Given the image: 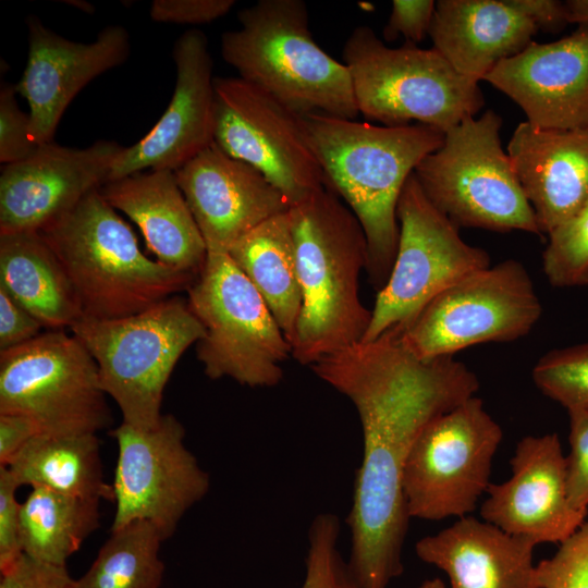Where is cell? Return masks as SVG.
<instances>
[{"label":"cell","mask_w":588,"mask_h":588,"mask_svg":"<svg viewBox=\"0 0 588 588\" xmlns=\"http://www.w3.org/2000/svg\"><path fill=\"white\" fill-rule=\"evenodd\" d=\"M173 59L175 87L166 111L142 139L123 148L108 182L148 169L176 171L215 143L216 77L206 35L183 33Z\"/></svg>","instance_id":"ac0fdd59"},{"label":"cell","mask_w":588,"mask_h":588,"mask_svg":"<svg viewBox=\"0 0 588 588\" xmlns=\"http://www.w3.org/2000/svg\"><path fill=\"white\" fill-rule=\"evenodd\" d=\"M42 328L33 315L0 289V352L33 340Z\"/></svg>","instance_id":"60d3db41"},{"label":"cell","mask_w":588,"mask_h":588,"mask_svg":"<svg viewBox=\"0 0 588 588\" xmlns=\"http://www.w3.org/2000/svg\"><path fill=\"white\" fill-rule=\"evenodd\" d=\"M221 36V56L238 77L293 112L352 119L359 111L348 69L318 46L303 0H259Z\"/></svg>","instance_id":"5b68a950"},{"label":"cell","mask_w":588,"mask_h":588,"mask_svg":"<svg viewBox=\"0 0 588 588\" xmlns=\"http://www.w3.org/2000/svg\"><path fill=\"white\" fill-rule=\"evenodd\" d=\"M99 503L32 488L21 503L22 552L42 563L66 566L68 559L100 526Z\"/></svg>","instance_id":"f1b7e54d"},{"label":"cell","mask_w":588,"mask_h":588,"mask_svg":"<svg viewBox=\"0 0 588 588\" xmlns=\"http://www.w3.org/2000/svg\"><path fill=\"white\" fill-rule=\"evenodd\" d=\"M310 367L358 413L364 448L347 519V564L359 588H387L403 573L411 518L403 474L409 452L432 419L476 395L479 380L454 356L417 358L396 332L355 343Z\"/></svg>","instance_id":"6da1fadb"},{"label":"cell","mask_w":588,"mask_h":588,"mask_svg":"<svg viewBox=\"0 0 588 588\" xmlns=\"http://www.w3.org/2000/svg\"><path fill=\"white\" fill-rule=\"evenodd\" d=\"M37 434H40L39 429L29 418L0 413V466H8Z\"/></svg>","instance_id":"b9f144b4"},{"label":"cell","mask_w":588,"mask_h":588,"mask_svg":"<svg viewBox=\"0 0 588 588\" xmlns=\"http://www.w3.org/2000/svg\"><path fill=\"white\" fill-rule=\"evenodd\" d=\"M396 217L395 259L360 342L401 332L444 289L491 265L488 252L466 243L458 226L427 198L414 172L401 192Z\"/></svg>","instance_id":"7c38bea8"},{"label":"cell","mask_w":588,"mask_h":588,"mask_svg":"<svg viewBox=\"0 0 588 588\" xmlns=\"http://www.w3.org/2000/svg\"><path fill=\"white\" fill-rule=\"evenodd\" d=\"M0 289L44 328H72L83 318L71 281L40 232L0 234Z\"/></svg>","instance_id":"484cf974"},{"label":"cell","mask_w":588,"mask_h":588,"mask_svg":"<svg viewBox=\"0 0 588 588\" xmlns=\"http://www.w3.org/2000/svg\"><path fill=\"white\" fill-rule=\"evenodd\" d=\"M72 581L66 566L42 563L23 553L1 573L0 588H71Z\"/></svg>","instance_id":"ab89813d"},{"label":"cell","mask_w":588,"mask_h":588,"mask_svg":"<svg viewBox=\"0 0 588 588\" xmlns=\"http://www.w3.org/2000/svg\"><path fill=\"white\" fill-rule=\"evenodd\" d=\"M16 85L1 83L0 88V162L11 164L29 157L38 147L29 135V114L16 100Z\"/></svg>","instance_id":"e575fe53"},{"label":"cell","mask_w":588,"mask_h":588,"mask_svg":"<svg viewBox=\"0 0 588 588\" xmlns=\"http://www.w3.org/2000/svg\"><path fill=\"white\" fill-rule=\"evenodd\" d=\"M5 467L19 487H40L76 498L114 502L113 486L105 481L96 433L37 434Z\"/></svg>","instance_id":"83f0119b"},{"label":"cell","mask_w":588,"mask_h":588,"mask_svg":"<svg viewBox=\"0 0 588 588\" xmlns=\"http://www.w3.org/2000/svg\"><path fill=\"white\" fill-rule=\"evenodd\" d=\"M436 1L394 0L383 37L390 41L402 35L406 42L416 45L429 35Z\"/></svg>","instance_id":"74e56055"},{"label":"cell","mask_w":588,"mask_h":588,"mask_svg":"<svg viewBox=\"0 0 588 588\" xmlns=\"http://www.w3.org/2000/svg\"><path fill=\"white\" fill-rule=\"evenodd\" d=\"M174 173L207 252L228 253L247 232L290 208L259 171L216 143Z\"/></svg>","instance_id":"44dd1931"},{"label":"cell","mask_w":588,"mask_h":588,"mask_svg":"<svg viewBox=\"0 0 588 588\" xmlns=\"http://www.w3.org/2000/svg\"><path fill=\"white\" fill-rule=\"evenodd\" d=\"M40 233L60 259L83 318L108 320L138 314L187 291L196 279L147 257L130 225L99 189Z\"/></svg>","instance_id":"277c9868"},{"label":"cell","mask_w":588,"mask_h":588,"mask_svg":"<svg viewBox=\"0 0 588 588\" xmlns=\"http://www.w3.org/2000/svg\"><path fill=\"white\" fill-rule=\"evenodd\" d=\"M542 269L555 287L588 285V201L548 233Z\"/></svg>","instance_id":"1f68e13d"},{"label":"cell","mask_w":588,"mask_h":588,"mask_svg":"<svg viewBox=\"0 0 588 588\" xmlns=\"http://www.w3.org/2000/svg\"><path fill=\"white\" fill-rule=\"evenodd\" d=\"M509 3L536 27L555 30L568 24L565 2L555 0H507Z\"/></svg>","instance_id":"7bdbcfd3"},{"label":"cell","mask_w":588,"mask_h":588,"mask_svg":"<svg viewBox=\"0 0 588 588\" xmlns=\"http://www.w3.org/2000/svg\"><path fill=\"white\" fill-rule=\"evenodd\" d=\"M163 541L158 529L136 520L110 530L88 571L71 588H159L164 565L159 558Z\"/></svg>","instance_id":"f546056e"},{"label":"cell","mask_w":588,"mask_h":588,"mask_svg":"<svg viewBox=\"0 0 588 588\" xmlns=\"http://www.w3.org/2000/svg\"><path fill=\"white\" fill-rule=\"evenodd\" d=\"M123 146L98 140L86 148L53 142L26 159L5 164L0 175V234L41 232L109 180Z\"/></svg>","instance_id":"2e32d148"},{"label":"cell","mask_w":588,"mask_h":588,"mask_svg":"<svg viewBox=\"0 0 588 588\" xmlns=\"http://www.w3.org/2000/svg\"><path fill=\"white\" fill-rule=\"evenodd\" d=\"M417 588H449L440 578H431L422 581Z\"/></svg>","instance_id":"f6af8a7d"},{"label":"cell","mask_w":588,"mask_h":588,"mask_svg":"<svg viewBox=\"0 0 588 588\" xmlns=\"http://www.w3.org/2000/svg\"><path fill=\"white\" fill-rule=\"evenodd\" d=\"M215 143L259 171L289 206L326 186L301 115L240 77L215 78Z\"/></svg>","instance_id":"9a60e30c"},{"label":"cell","mask_w":588,"mask_h":588,"mask_svg":"<svg viewBox=\"0 0 588 588\" xmlns=\"http://www.w3.org/2000/svg\"><path fill=\"white\" fill-rule=\"evenodd\" d=\"M568 416L567 492L576 509L588 511V411L569 412Z\"/></svg>","instance_id":"d590c367"},{"label":"cell","mask_w":588,"mask_h":588,"mask_svg":"<svg viewBox=\"0 0 588 588\" xmlns=\"http://www.w3.org/2000/svg\"><path fill=\"white\" fill-rule=\"evenodd\" d=\"M531 377L540 392L567 413L588 411V342L546 353Z\"/></svg>","instance_id":"4dcf8cb0"},{"label":"cell","mask_w":588,"mask_h":588,"mask_svg":"<svg viewBox=\"0 0 588 588\" xmlns=\"http://www.w3.org/2000/svg\"><path fill=\"white\" fill-rule=\"evenodd\" d=\"M99 192L138 226L156 260L198 275L208 252L174 171L137 172L107 182Z\"/></svg>","instance_id":"cb8c5ba5"},{"label":"cell","mask_w":588,"mask_h":588,"mask_svg":"<svg viewBox=\"0 0 588 588\" xmlns=\"http://www.w3.org/2000/svg\"><path fill=\"white\" fill-rule=\"evenodd\" d=\"M228 254L262 296L291 344L302 309V290L289 210L247 232Z\"/></svg>","instance_id":"4316f807"},{"label":"cell","mask_w":588,"mask_h":588,"mask_svg":"<svg viewBox=\"0 0 588 588\" xmlns=\"http://www.w3.org/2000/svg\"><path fill=\"white\" fill-rule=\"evenodd\" d=\"M511 476L490 483L483 520L538 543H562L586 520L568 497L566 456L558 433L524 437L510 461Z\"/></svg>","instance_id":"e0dca14e"},{"label":"cell","mask_w":588,"mask_h":588,"mask_svg":"<svg viewBox=\"0 0 588 588\" xmlns=\"http://www.w3.org/2000/svg\"><path fill=\"white\" fill-rule=\"evenodd\" d=\"M537 580L539 588H588V518L537 564Z\"/></svg>","instance_id":"836d02e7"},{"label":"cell","mask_w":588,"mask_h":588,"mask_svg":"<svg viewBox=\"0 0 588 588\" xmlns=\"http://www.w3.org/2000/svg\"><path fill=\"white\" fill-rule=\"evenodd\" d=\"M506 151L541 234L587 204L588 130H546L524 121Z\"/></svg>","instance_id":"7402d4cb"},{"label":"cell","mask_w":588,"mask_h":588,"mask_svg":"<svg viewBox=\"0 0 588 588\" xmlns=\"http://www.w3.org/2000/svg\"><path fill=\"white\" fill-rule=\"evenodd\" d=\"M109 434L118 444L110 530L136 520L152 524L169 539L184 514L206 497L210 479L185 446V429L172 414L150 430L124 422Z\"/></svg>","instance_id":"5bb4252c"},{"label":"cell","mask_w":588,"mask_h":588,"mask_svg":"<svg viewBox=\"0 0 588 588\" xmlns=\"http://www.w3.org/2000/svg\"><path fill=\"white\" fill-rule=\"evenodd\" d=\"M536 546L467 515L418 540L415 551L445 573L449 588H539Z\"/></svg>","instance_id":"603a6c76"},{"label":"cell","mask_w":588,"mask_h":588,"mask_svg":"<svg viewBox=\"0 0 588 588\" xmlns=\"http://www.w3.org/2000/svg\"><path fill=\"white\" fill-rule=\"evenodd\" d=\"M537 32L507 0H439L429 36L457 73L480 82L499 62L523 51Z\"/></svg>","instance_id":"d4e9b609"},{"label":"cell","mask_w":588,"mask_h":588,"mask_svg":"<svg viewBox=\"0 0 588 588\" xmlns=\"http://www.w3.org/2000/svg\"><path fill=\"white\" fill-rule=\"evenodd\" d=\"M500 425L474 395L432 419L407 457L403 492L409 517L441 520L471 514L490 485Z\"/></svg>","instance_id":"4fadbf2b"},{"label":"cell","mask_w":588,"mask_h":588,"mask_svg":"<svg viewBox=\"0 0 588 588\" xmlns=\"http://www.w3.org/2000/svg\"><path fill=\"white\" fill-rule=\"evenodd\" d=\"M567 23L588 24V0L565 2Z\"/></svg>","instance_id":"ee69618b"},{"label":"cell","mask_w":588,"mask_h":588,"mask_svg":"<svg viewBox=\"0 0 588 588\" xmlns=\"http://www.w3.org/2000/svg\"><path fill=\"white\" fill-rule=\"evenodd\" d=\"M186 301L205 329L196 354L208 378L228 377L252 388L281 381L291 344L228 253H207Z\"/></svg>","instance_id":"9c48e42d"},{"label":"cell","mask_w":588,"mask_h":588,"mask_svg":"<svg viewBox=\"0 0 588 588\" xmlns=\"http://www.w3.org/2000/svg\"><path fill=\"white\" fill-rule=\"evenodd\" d=\"M342 54L359 113L383 125L416 121L445 133L485 105L479 82L457 73L434 48H391L362 25Z\"/></svg>","instance_id":"52a82bcc"},{"label":"cell","mask_w":588,"mask_h":588,"mask_svg":"<svg viewBox=\"0 0 588 588\" xmlns=\"http://www.w3.org/2000/svg\"><path fill=\"white\" fill-rule=\"evenodd\" d=\"M301 119L326 186L342 196L365 232L367 271L379 291L397 250L403 186L419 162L441 147L444 132L419 123L378 126L323 113Z\"/></svg>","instance_id":"7a4b0ae2"},{"label":"cell","mask_w":588,"mask_h":588,"mask_svg":"<svg viewBox=\"0 0 588 588\" xmlns=\"http://www.w3.org/2000/svg\"><path fill=\"white\" fill-rule=\"evenodd\" d=\"M502 118L493 110L469 117L444 133L440 148L414 174L427 198L455 225L540 235L507 151Z\"/></svg>","instance_id":"ba28073f"},{"label":"cell","mask_w":588,"mask_h":588,"mask_svg":"<svg viewBox=\"0 0 588 588\" xmlns=\"http://www.w3.org/2000/svg\"><path fill=\"white\" fill-rule=\"evenodd\" d=\"M295 242L302 309L291 356L311 366L358 343L371 310L359 298L368 266L365 232L353 211L324 186L289 208Z\"/></svg>","instance_id":"3957f363"},{"label":"cell","mask_w":588,"mask_h":588,"mask_svg":"<svg viewBox=\"0 0 588 588\" xmlns=\"http://www.w3.org/2000/svg\"><path fill=\"white\" fill-rule=\"evenodd\" d=\"M28 59L17 93L29 107V135L39 146L52 142L59 122L74 97L94 78L123 64L130 54L127 30L111 25L89 42L69 40L30 15Z\"/></svg>","instance_id":"d6986e66"},{"label":"cell","mask_w":588,"mask_h":588,"mask_svg":"<svg viewBox=\"0 0 588 588\" xmlns=\"http://www.w3.org/2000/svg\"><path fill=\"white\" fill-rule=\"evenodd\" d=\"M340 531V519L333 513H320L313 519L302 588H359L339 550Z\"/></svg>","instance_id":"d6a6232c"},{"label":"cell","mask_w":588,"mask_h":588,"mask_svg":"<svg viewBox=\"0 0 588 588\" xmlns=\"http://www.w3.org/2000/svg\"><path fill=\"white\" fill-rule=\"evenodd\" d=\"M71 331L95 359L99 384L123 422L140 430L158 426L175 365L205 335L187 301L177 295L123 318H82Z\"/></svg>","instance_id":"8992f818"},{"label":"cell","mask_w":588,"mask_h":588,"mask_svg":"<svg viewBox=\"0 0 588 588\" xmlns=\"http://www.w3.org/2000/svg\"><path fill=\"white\" fill-rule=\"evenodd\" d=\"M19 485L9 468L0 466V571L11 567L23 554L20 541L21 503Z\"/></svg>","instance_id":"8d00e7d4"},{"label":"cell","mask_w":588,"mask_h":588,"mask_svg":"<svg viewBox=\"0 0 588 588\" xmlns=\"http://www.w3.org/2000/svg\"><path fill=\"white\" fill-rule=\"evenodd\" d=\"M483 81L517 103L534 127L588 130V24L556 41H531Z\"/></svg>","instance_id":"ffe728a7"},{"label":"cell","mask_w":588,"mask_h":588,"mask_svg":"<svg viewBox=\"0 0 588 588\" xmlns=\"http://www.w3.org/2000/svg\"><path fill=\"white\" fill-rule=\"evenodd\" d=\"M541 314L527 269L518 260L506 259L452 283L397 333L407 351L427 360L482 343L520 339Z\"/></svg>","instance_id":"8fae6325"},{"label":"cell","mask_w":588,"mask_h":588,"mask_svg":"<svg viewBox=\"0 0 588 588\" xmlns=\"http://www.w3.org/2000/svg\"><path fill=\"white\" fill-rule=\"evenodd\" d=\"M234 0H155L149 10L155 22L206 24L225 15Z\"/></svg>","instance_id":"f35d334b"},{"label":"cell","mask_w":588,"mask_h":588,"mask_svg":"<svg viewBox=\"0 0 588 588\" xmlns=\"http://www.w3.org/2000/svg\"><path fill=\"white\" fill-rule=\"evenodd\" d=\"M95 359L62 330L0 352V413L33 420L40 434L96 433L112 424Z\"/></svg>","instance_id":"30bf717a"}]
</instances>
